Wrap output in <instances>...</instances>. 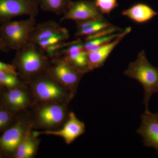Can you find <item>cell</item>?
Segmentation results:
<instances>
[{
	"instance_id": "1",
	"label": "cell",
	"mask_w": 158,
	"mask_h": 158,
	"mask_svg": "<svg viewBox=\"0 0 158 158\" xmlns=\"http://www.w3.org/2000/svg\"><path fill=\"white\" fill-rule=\"evenodd\" d=\"M49 60L42 49L36 44L29 41L16 51L13 65L18 71L19 76L28 82L45 72Z\"/></svg>"
},
{
	"instance_id": "2",
	"label": "cell",
	"mask_w": 158,
	"mask_h": 158,
	"mask_svg": "<svg viewBox=\"0 0 158 158\" xmlns=\"http://www.w3.org/2000/svg\"><path fill=\"white\" fill-rule=\"evenodd\" d=\"M124 73L130 78L137 80L142 85L144 90L145 112H149L151 98L158 92V67L150 64L145 52L142 50L138 53L137 59L130 63Z\"/></svg>"
},
{
	"instance_id": "3",
	"label": "cell",
	"mask_w": 158,
	"mask_h": 158,
	"mask_svg": "<svg viewBox=\"0 0 158 158\" xmlns=\"http://www.w3.org/2000/svg\"><path fill=\"white\" fill-rule=\"evenodd\" d=\"M35 99L41 103L69 102L74 95L45 73L28 81Z\"/></svg>"
},
{
	"instance_id": "4",
	"label": "cell",
	"mask_w": 158,
	"mask_h": 158,
	"mask_svg": "<svg viewBox=\"0 0 158 158\" xmlns=\"http://www.w3.org/2000/svg\"><path fill=\"white\" fill-rule=\"evenodd\" d=\"M36 25L35 17L20 21H9L0 26V37L9 49L17 51L29 42Z\"/></svg>"
},
{
	"instance_id": "5",
	"label": "cell",
	"mask_w": 158,
	"mask_h": 158,
	"mask_svg": "<svg viewBox=\"0 0 158 158\" xmlns=\"http://www.w3.org/2000/svg\"><path fill=\"white\" fill-rule=\"evenodd\" d=\"M44 73L74 95L85 74L69 64L61 56L50 58Z\"/></svg>"
},
{
	"instance_id": "6",
	"label": "cell",
	"mask_w": 158,
	"mask_h": 158,
	"mask_svg": "<svg viewBox=\"0 0 158 158\" xmlns=\"http://www.w3.org/2000/svg\"><path fill=\"white\" fill-rule=\"evenodd\" d=\"M35 113V123L37 127L47 130L62 127L68 118L66 103H42Z\"/></svg>"
},
{
	"instance_id": "7",
	"label": "cell",
	"mask_w": 158,
	"mask_h": 158,
	"mask_svg": "<svg viewBox=\"0 0 158 158\" xmlns=\"http://www.w3.org/2000/svg\"><path fill=\"white\" fill-rule=\"evenodd\" d=\"M39 9L37 0H0V24L22 15L36 17Z\"/></svg>"
},
{
	"instance_id": "8",
	"label": "cell",
	"mask_w": 158,
	"mask_h": 158,
	"mask_svg": "<svg viewBox=\"0 0 158 158\" xmlns=\"http://www.w3.org/2000/svg\"><path fill=\"white\" fill-rule=\"evenodd\" d=\"M85 131V123L77 118L74 113L70 112L67 120L59 129L35 131L33 134L36 137L40 135L59 136L64 139L66 144H70L84 134Z\"/></svg>"
},
{
	"instance_id": "9",
	"label": "cell",
	"mask_w": 158,
	"mask_h": 158,
	"mask_svg": "<svg viewBox=\"0 0 158 158\" xmlns=\"http://www.w3.org/2000/svg\"><path fill=\"white\" fill-rule=\"evenodd\" d=\"M31 123L27 119L19 120L0 137V148L6 152H15L31 128Z\"/></svg>"
},
{
	"instance_id": "10",
	"label": "cell",
	"mask_w": 158,
	"mask_h": 158,
	"mask_svg": "<svg viewBox=\"0 0 158 158\" xmlns=\"http://www.w3.org/2000/svg\"><path fill=\"white\" fill-rule=\"evenodd\" d=\"M63 15L61 21L66 20L81 21L103 17L94 2L85 0L72 2L67 11Z\"/></svg>"
},
{
	"instance_id": "11",
	"label": "cell",
	"mask_w": 158,
	"mask_h": 158,
	"mask_svg": "<svg viewBox=\"0 0 158 158\" xmlns=\"http://www.w3.org/2000/svg\"><path fill=\"white\" fill-rule=\"evenodd\" d=\"M141 118L137 133L143 138L144 146L152 148L158 152V113L144 112Z\"/></svg>"
},
{
	"instance_id": "12",
	"label": "cell",
	"mask_w": 158,
	"mask_h": 158,
	"mask_svg": "<svg viewBox=\"0 0 158 158\" xmlns=\"http://www.w3.org/2000/svg\"><path fill=\"white\" fill-rule=\"evenodd\" d=\"M61 56L74 68L84 74L89 72L88 52L84 48V42L79 38L71 41L70 44L63 50Z\"/></svg>"
},
{
	"instance_id": "13",
	"label": "cell",
	"mask_w": 158,
	"mask_h": 158,
	"mask_svg": "<svg viewBox=\"0 0 158 158\" xmlns=\"http://www.w3.org/2000/svg\"><path fill=\"white\" fill-rule=\"evenodd\" d=\"M131 31L130 27L120 32L118 36L113 40L107 43L98 49L88 52V69L89 72L100 68L105 64L106 60L114 48Z\"/></svg>"
},
{
	"instance_id": "14",
	"label": "cell",
	"mask_w": 158,
	"mask_h": 158,
	"mask_svg": "<svg viewBox=\"0 0 158 158\" xmlns=\"http://www.w3.org/2000/svg\"><path fill=\"white\" fill-rule=\"evenodd\" d=\"M23 85L11 88L4 95L6 104L15 111L24 110L31 104L30 94Z\"/></svg>"
},
{
	"instance_id": "15",
	"label": "cell",
	"mask_w": 158,
	"mask_h": 158,
	"mask_svg": "<svg viewBox=\"0 0 158 158\" xmlns=\"http://www.w3.org/2000/svg\"><path fill=\"white\" fill-rule=\"evenodd\" d=\"M122 15L134 22L143 24L148 22L156 16L158 12L147 4L138 3L123 11Z\"/></svg>"
},
{
	"instance_id": "16",
	"label": "cell",
	"mask_w": 158,
	"mask_h": 158,
	"mask_svg": "<svg viewBox=\"0 0 158 158\" xmlns=\"http://www.w3.org/2000/svg\"><path fill=\"white\" fill-rule=\"evenodd\" d=\"M62 28L58 23L53 20L36 24L31 32L29 41L37 44L59 33Z\"/></svg>"
},
{
	"instance_id": "17",
	"label": "cell",
	"mask_w": 158,
	"mask_h": 158,
	"mask_svg": "<svg viewBox=\"0 0 158 158\" xmlns=\"http://www.w3.org/2000/svg\"><path fill=\"white\" fill-rule=\"evenodd\" d=\"M37 137L30 131L23 139L14 152L16 158H31L35 156L39 145Z\"/></svg>"
},
{
	"instance_id": "18",
	"label": "cell",
	"mask_w": 158,
	"mask_h": 158,
	"mask_svg": "<svg viewBox=\"0 0 158 158\" xmlns=\"http://www.w3.org/2000/svg\"><path fill=\"white\" fill-rule=\"evenodd\" d=\"M39 8L43 11L57 15H63L72 1L71 0H37Z\"/></svg>"
},
{
	"instance_id": "19",
	"label": "cell",
	"mask_w": 158,
	"mask_h": 158,
	"mask_svg": "<svg viewBox=\"0 0 158 158\" xmlns=\"http://www.w3.org/2000/svg\"><path fill=\"white\" fill-rule=\"evenodd\" d=\"M112 25L104 17L95 19L93 23L88 27L81 30H77L76 33V37H85L90 36Z\"/></svg>"
},
{
	"instance_id": "20",
	"label": "cell",
	"mask_w": 158,
	"mask_h": 158,
	"mask_svg": "<svg viewBox=\"0 0 158 158\" xmlns=\"http://www.w3.org/2000/svg\"><path fill=\"white\" fill-rule=\"evenodd\" d=\"M119 33L120 32H118V33L110 34L104 37L94 38L90 40H85V42H84L85 50L88 52L96 51L101 47L113 40L118 36Z\"/></svg>"
},
{
	"instance_id": "21",
	"label": "cell",
	"mask_w": 158,
	"mask_h": 158,
	"mask_svg": "<svg viewBox=\"0 0 158 158\" xmlns=\"http://www.w3.org/2000/svg\"><path fill=\"white\" fill-rule=\"evenodd\" d=\"M69 31L67 29L63 27L59 33L54 34L48 39L40 41L36 44L43 50L51 45L65 41L69 39Z\"/></svg>"
},
{
	"instance_id": "22",
	"label": "cell",
	"mask_w": 158,
	"mask_h": 158,
	"mask_svg": "<svg viewBox=\"0 0 158 158\" xmlns=\"http://www.w3.org/2000/svg\"><path fill=\"white\" fill-rule=\"evenodd\" d=\"M0 85L10 89L23 85L18 76L4 71H0Z\"/></svg>"
},
{
	"instance_id": "23",
	"label": "cell",
	"mask_w": 158,
	"mask_h": 158,
	"mask_svg": "<svg viewBox=\"0 0 158 158\" xmlns=\"http://www.w3.org/2000/svg\"><path fill=\"white\" fill-rule=\"evenodd\" d=\"M95 6L102 14L109 15L118 7L117 0H95Z\"/></svg>"
},
{
	"instance_id": "24",
	"label": "cell",
	"mask_w": 158,
	"mask_h": 158,
	"mask_svg": "<svg viewBox=\"0 0 158 158\" xmlns=\"http://www.w3.org/2000/svg\"><path fill=\"white\" fill-rule=\"evenodd\" d=\"M12 116L9 111L0 109V130L7 127L11 122Z\"/></svg>"
},
{
	"instance_id": "25",
	"label": "cell",
	"mask_w": 158,
	"mask_h": 158,
	"mask_svg": "<svg viewBox=\"0 0 158 158\" xmlns=\"http://www.w3.org/2000/svg\"><path fill=\"white\" fill-rule=\"evenodd\" d=\"M0 71L6 72L11 73L16 75L19 76L16 68L14 65L7 64L0 61Z\"/></svg>"
},
{
	"instance_id": "26",
	"label": "cell",
	"mask_w": 158,
	"mask_h": 158,
	"mask_svg": "<svg viewBox=\"0 0 158 158\" xmlns=\"http://www.w3.org/2000/svg\"><path fill=\"white\" fill-rule=\"evenodd\" d=\"M10 49L6 46L2 38L0 37V51L2 52H7Z\"/></svg>"
},
{
	"instance_id": "27",
	"label": "cell",
	"mask_w": 158,
	"mask_h": 158,
	"mask_svg": "<svg viewBox=\"0 0 158 158\" xmlns=\"http://www.w3.org/2000/svg\"><path fill=\"white\" fill-rule=\"evenodd\" d=\"M1 85H0V88H1Z\"/></svg>"
}]
</instances>
